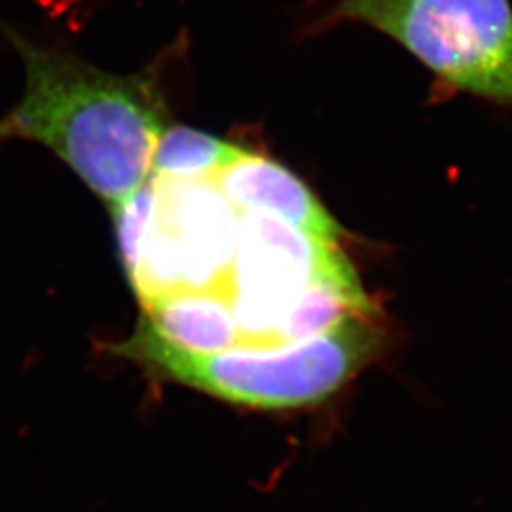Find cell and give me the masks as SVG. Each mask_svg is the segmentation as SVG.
<instances>
[{"label": "cell", "instance_id": "5b68a950", "mask_svg": "<svg viewBox=\"0 0 512 512\" xmlns=\"http://www.w3.org/2000/svg\"><path fill=\"white\" fill-rule=\"evenodd\" d=\"M150 181L156 209L137 268L128 277L141 306L177 293L226 296L241 213L211 179Z\"/></svg>", "mask_w": 512, "mask_h": 512}, {"label": "cell", "instance_id": "ba28073f", "mask_svg": "<svg viewBox=\"0 0 512 512\" xmlns=\"http://www.w3.org/2000/svg\"><path fill=\"white\" fill-rule=\"evenodd\" d=\"M0 141H4V137H2V128H0Z\"/></svg>", "mask_w": 512, "mask_h": 512}, {"label": "cell", "instance_id": "3957f363", "mask_svg": "<svg viewBox=\"0 0 512 512\" xmlns=\"http://www.w3.org/2000/svg\"><path fill=\"white\" fill-rule=\"evenodd\" d=\"M332 14L393 38L448 88L512 107L511 0H336Z\"/></svg>", "mask_w": 512, "mask_h": 512}, {"label": "cell", "instance_id": "277c9868", "mask_svg": "<svg viewBox=\"0 0 512 512\" xmlns=\"http://www.w3.org/2000/svg\"><path fill=\"white\" fill-rule=\"evenodd\" d=\"M239 245L226 302L238 327L234 351L300 344L296 311L311 289L357 277L340 245L311 238L266 213H241ZM308 342V340H306Z\"/></svg>", "mask_w": 512, "mask_h": 512}, {"label": "cell", "instance_id": "6da1fadb", "mask_svg": "<svg viewBox=\"0 0 512 512\" xmlns=\"http://www.w3.org/2000/svg\"><path fill=\"white\" fill-rule=\"evenodd\" d=\"M2 37L23 63L18 105L2 120V137L52 150L110 207L150 177L164 133V103L152 74H114L40 44L12 27Z\"/></svg>", "mask_w": 512, "mask_h": 512}, {"label": "cell", "instance_id": "7a4b0ae2", "mask_svg": "<svg viewBox=\"0 0 512 512\" xmlns=\"http://www.w3.org/2000/svg\"><path fill=\"white\" fill-rule=\"evenodd\" d=\"M382 311L359 313L308 342L270 351L196 355L133 332L114 351L152 376L255 410H294L325 403L376 361L385 348Z\"/></svg>", "mask_w": 512, "mask_h": 512}, {"label": "cell", "instance_id": "8992f818", "mask_svg": "<svg viewBox=\"0 0 512 512\" xmlns=\"http://www.w3.org/2000/svg\"><path fill=\"white\" fill-rule=\"evenodd\" d=\"M239 213H266L311 238L340 245L342 228L306 184L274 160L247 152L213 179Z\"/></svg>", "mask_w": 512, "mask_h": 512}, {"label": "cell", "instance_id": "52a82bcc", "mask_svg": "<svg viewBox=\"0 0 512 512\" xmlns=\"http://www.w3.org/2000/svg\"><path fill=\"white\" fill-rule=\"evenodd\" d=\"M249 150L205 131L175 126L164 129L152 154L150 177L164 181L213 179Z\"/></svg>", "mask_w": 512, "mask_h": 512}]
</instances>
